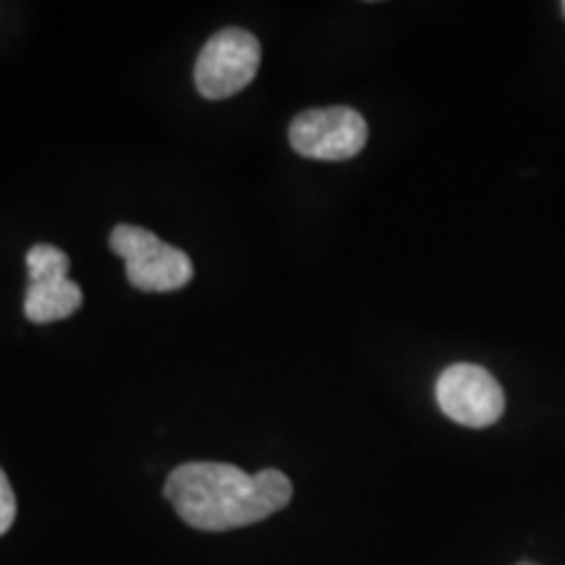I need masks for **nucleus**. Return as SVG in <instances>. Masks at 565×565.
<instances>
[{
    "label": "nucleus",
    "instance_id": "1",
    "mask_svg": "<svg viewBox=\"0 0 565 565\" xmlns=\"http://www.w3.org/2000/svg\"><path fill=\"white\" fill-rule=\"evenodd\" d=\"M291 479L282 471L246 475L231 463H183L166 482L175 513L202 532H228L270 519L291 503Z\"/></svg>",
    "mask_w": 565,
    "mask_h": 565
},
{
    "label": "nucleus",
    "instance_id": "2",
    "mask_svg": "<svg viewBox=\"0 0 565 565\" xmlns=\"http://www.w3.org/2000/svg\"><path fill=\"white\" fill-rule=\"evenodd\" d=\"M110 249L126 259V278L139 291H179L194 275L186 252L160 242L152 231L139 225H116L110 233Z\"/></svg>",
    "mask_w": 565,
    "mask_h": 565
},
{
    "label": "nucleus",
    "instance_id": "3",
    "mask_svg": "<svg viewBox=\"0 0 565 565\" xmlns=\"http://www.w3.org/2000/svg\"><path fill=\"white\" fill-rule=\"evenodd\" d=\"M263 61V45L246 30H221L207 40L194 66V82L202 97L225 100L249 87Z\"/></svg>",
    "mask_w": 565,
    "mask_h": 565
},
{
    "label": "nucleus",
    "instance_id": "4",
    "mask_svg": "<svg viewBox=\"0 0 565 565\" xmlns=\"http://www.w3.org/2000/svg\"><path fill=\"white\" fill-rule=\"evenodd\" d=\"M366 129L364 116L359 110L333 105V108L303 110L291 121L288 139L303 158L312 160H349L364 150Z\"/></svg>",
    "mask_w": 565,
    "mask_h": 565
},
{
    "label": "nucleus",
    "instance_id": "5",
    "mask_svg": "<svg viewBox=\"0 0 565 565\" xmlns=\"http://www.w3.org/2000/svg\"><path fill=\"white\" fill-rule=\"evenodd\" d=\"M437 406L443 414L463 427H490L505 412V393L498 380L484 366L454 364L448 366L435 385Z\"/></svg>",
    "mask_w": 565,
    "mask_h": 565
},
{
    "label": "nucleus",
    "instance_id": "6",
    "mask_svg": "<svg viewBox=\"0 0 565 565\" xmlns=\"http://www.w3.org/2000/svg\"><path fill=\"white\" fill-rule=\"evenodd\" d=\"M30 286H26V320L45 324L66 320L82 307V288L68 278V254L58 246L38 244L26 254Z\"/></svg>",
    "mask_w": 565,
    "mask_h": 565
},
{
    "label": "nucleus",
    "instance_id": "7",
    "mask_svg": "<svg viewBox=\"0 0 565 565\" xmlns=\"http://www.w3.org/2000/svg\"><path fill=\"white\" fill-rule=\"evenodd\" d=\"M17 521V494L6 477V471L0 469V536H3Z\"/></svg>",
    "mask_w": 565,
    "mask_h": 565
},
{
    "label": "nucleus",
    "instance_id": "8",
    "mask_svg": "<svg viewBox=\"0 0 565 565\" xmlns=\"http://www.w3.org/2000/svg\"><path fill=\"white\" fill-rule=\"evenodd\" d=\"M515 565H536V563H515Z\"/></svg>",
    "mask_w": 565,
    "mask_h": 565
},
{
    "label": "nucleus",
    "instance_id": "9",
    "mask_svg": "<svg viewBox=\"0 0 565 565\" xmlns=\"http://www.w3.org/2000/svg\"><path fill=\"white\" fill-rule=\"evenodd\" d=\"M563 11H565V3H563Z\"/></svg>",
    "mask_w": 565,
    "mask_h": 565
}]
</instances>
